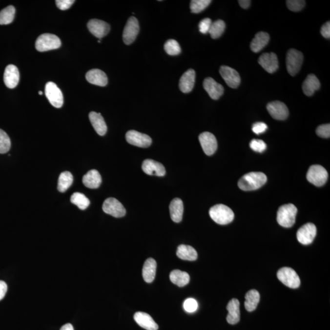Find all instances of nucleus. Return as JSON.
Instances as JSON below:
<instances>
[{"label": "nucleus", "instance_id": "7", "mask_svg": "<svg viewBox=\"0 0 330 330\" xmlns=\"http://www.w3.org/2000/svg\"><path fill=\"white\" fill-rule=\"evenodd\" d=\"M278 280L287 287L292 289L299 288L300 280L294 270L289 268H283L277 273Z\"/></svg>", "mask_w": 330, "mask_h": 330}, {"label": "nucleus", "instance_id": "8", "mask_svg": "<svg viewBox=\"0 0 330 330\" xmlns=\"http://www.w3.org/2000/svg\"><path fill=\"white\" fill-rule=\"evenodd\" d=\"M45 95L48 101L55 108L62 107L64 103V98L62 91L53 82H48L45 85Z\"/></svg>", "mask_w": 330, "mask_h": 330}, {"label": "nucleus", "instance_id": "11", "mask_svg": "<svg viewBox=\"0 0 330 330\" xmlns=\"http://www.w3.org/2000/svg\"><path fill=\"white\" fill-rule=\"evenodd\" d=\"M125 138L129 144L135 146L145 148L149 147L152 144V139L149 136L136 130L128 131Z\"/></svg>", "mask_w": 330, "mask_h": 330}, {"label": "nucleus", "instance_id": "20", "mask_svg": "<svg viewBox=\"0 0 330 330\" xmlns=\"http://www.w3.org/2000/svg\"><path fill=\"white\" fill-rule=\"evenodd\" d=\"M20 80V74L18 68L14 65H9L6 67L4 73V82L8 88H16Z\"/></svg>", "mask_w": 330, "mask_h": 330}, {"label": "nucleus", "instance_id": "12", "mask_svg": "<svg viewBox=\"0 0 330 330\" xmlns=\"http://www.w3.org/2000/svg\"><path fill=\"white\" fill-rule=\"evenodd\" d=\"M316 234L317 229L313 223H307L298 230V241L303 245H309L314 240Z\"/></svg>", "mask_w": 330, "mask_h": 330}, {"label": "nucleus", "instance_id": "34", "mask_svg": "<svg viewBox=\"0 0 330 330\" xmlns=\"http://www.w3.org/2000/svg\"><path fill=\"white\" fill-rule=\"evenodd\" d=\"M74 181L72 174L69 171L63 172L60 174L58 179V190L60 192L64 193L72 186Z\"/></svg>", "mask_w": 330, "mask_h": 330}, {"label": "nucleus", "instance_id": "47", "mask_svg": "<svg viewBox=\"0 0 330 330\" xmlns=\"http://www.w3.org/2000/svg\"><path fill=\"white\" fill-rule=\"evenodd\" d=\"M268 128V125L265 123L259 122L254 124L252 127V130L256 135H260L265 132Z\"/></svg>", "mask_w": 330, "mask_h": 330}, {"label": "nucleus", "instance_id": "44", "mask_svg": "<svg viewBox=\"0 0 330 330\" xmlns=\"http://www.w3.org/2000/svg\"><path fill=\"white\" fill-rule=\"evenodd\" d=\"M316 133L319 137L324 138H329L330 137V125L323 124L319 126L316 129Z\"/></svg>", "mask_w": 330, "mask_h": 330}, {"label": "nucleus", "instance_id": "42", "mask_svg": "<svg viewBox=\"0 0 330 330\" xmlns=\"http://www.w3.org/2000/svg\"><path fill=\"white\" fill-rule=\"evenodd\" d=\"M249 145L254 151L260 153L264 152L267 148L266 143L261 140H252Z\"/></svg>", "mask_w": 330, "mask_h": 330}, {"label": "nucleus", "instance_id": "21", "mask_svg": "<svg viewBox=\"0 0 330 330\" xmlns=\"http://www.w3.org/2000/svg\"><path fill=\"white\" fill-rule=\"evenodd\" d=\"M196 79L195 71L189 69L181 77L179 81V88L184 93H190L195 86Z\"/></svg>", "mask_w": 330, "mask_h": 330}, {"label": "nucleus", "instance_id": "27", "mask_svg": "<svg viewBox=\"0 0 330 330\" xmlns=\"http://www.w3.org/2000/svg\"><path fill=\"white\" fill-rule=\"evenodd\" d=\"M320 82L319 79L314 74L308 75L303 82L302 89L306 96H311L315 91L320 88Z\"/></svg>", "mask_w": 330, "mask_h": 330}, {"label": "nucleus", "instance_id": "33", "mask_svg": "<svg viewBox=\"0 0 330 330\" xmlns=\"http://www.w3.org/2000/svg\"><path fill=\"white\" fill-rule=\"evenodd\" d=\"M169 278L172 283L179 287L183 288L190 282V276L185 271L175 270L171 271Z\"/></svg>", "mask_w": 330, "mask_h": 330}, {"label": "nucleus", "instance_id": "3", "mask_svg": "<svg viewBox=\"0 0 330 330\" xmlns=\"http://www.w3.org/2000/svg\"><path fill=\"white\" fill-rule=\"evenodd\" d=\"M297 208L292 204L281 206L277 212L278 224L284 227H290L295 224Z\"/></svg>", "mask_w": 330, "mask_h": 330}, {"label": "nucleus", "instance_id": "1", "mask_svg": "<svg viewBox=\"0 0 330 330\" xmlns=\"http://www.w3.org/2000/svg\"><path fill=\"white\" fill-rule=\"evenodd\" d=\"M268 178L261 172H252L245 174L240 179L238 186L244 191H253L262 187L267 183Z\"/></svg>", "mask_w": 330, "mask_h": 330}, {"label": "nucleus", "instance_id": "10", "mask_svg": "<svg viewBox=\"0 0 330 330\" xmlns=\"http://www.w3.org/2000/svg\"><path fill=\"white\" fill-rule=\"evenodd\" d=\"M139 23L134 17H131L127 21L124 30L123 41L126 45H130L134 42L139 33Z\"/></svg>", "mask_w": 330, "mask_h": 330}, {"label": "nucleus", "instance_id": "14", "mask_svg": "<svg viewBox=\"0 0 330 330\" xmlns=\"http://www.w3.org/2000/svg\"><path fill=\"white\" fill-rule=\"evenodd\" d=\"M220 74L230 88H237L239 86L241 79L239 73L235 69L227 65H222L220 69Z\"/></svg>", "mask_w": 330, "mask_h": 330}, {"label": "nucleus", "instance_id": "45", "mask_svg": "<svg viewBox=\"0 0 330 330\" xmlns=\"http://www.w3.org/2000/svg\"><path fill=\"white\" fill-rule=\"evenodd\" d=\"M212 23V21L211 19L208 18H206L201 21L199 24V29H200V32L203 34L208 33Z\"/></svg>", "mask_w": 330, "mask_h": 330}, {"label": "nucleus", "instance_id": "23", "mask_svg": "<svg viewBox=\"0 0 330 330\" xmlns=\"http://www.w3.org/2000/svg\"><path fill=\"white\" fill-rule=\"evenodd\" d=\"M134 320L143 329L147 330H157L159 326L150 315L145 312H137L134 315Z\"/></svg>", "mask_w": 330, "mask_h": 330}, {"label": "nucleus", "instance_id": "22", "mask_svg": "<svg viewBox=\"0 0 330 330\" xmlns=\"http://www.w3.org/2000/svg\"><path fill=\"white\" fill-rule=\"evenodd\" d=\"M87 81L94 85L105 86L108 84V78L105 72L99 69H92L86 74Z\"/></svg>", "mask_w": 330, "mask_h": 330}, {"label": "nucleus", "instance_id": "16", "mask_svg": "<svg viewBox=\"0 0 330 330\" xmlns=\"http://www.w3.org/2000/svg\"><path fill=\"white\" fill-rule=\"evenodd\" d=\"M87 26L91 33L99 39L105 37L110 31V26L109 24L98 19H92L89 21Z\"/></svg>", "mask_w": 330, "mask_h": 330}, {"label": "nucleus", "instance_id": "36", "mask_svg": "<svg viewBox=\"0 0 330 330\" xmlns=\"http://www.w3.org/2000/svg\"><path fill=\"white\" fill-rule=\"evenodd\" d=\"M16 9L9 6L0 11V25H8L13 22L15 17Z\"/></svg>", "mask_w": 330, "mask_h": 330}, {"label": "nucleus", "instance_id": "24", "mask_svg": "<svg viewBox=\"0 0 330 330\" xmlns=\"http://www.w3.org/2000/svg\"><path fill=\"white\" fill-rule=\"evenodd\" d=\"M228 314L227 320L229 324H237L240 321V303L236 298H233L228 303L227 306Z\"/></svg>", "mask_w": 330, "mask_h": 330}, {"label": "nucleus", "instance_id": "43", "mask_svg": "<svg viewBox=\"0 0 330 330\" xmlns=\"http://www.w3.org/2000/svg\"><path fill=\"white\" fill-rule=\"evenodd\" d=\"M198 305L197 302L193 298H188L184 303V308L186 311L189 313L195 312L197 310Z\"/></svg>", "mask_w": 330, "mask_h": 330}, {"label": "nucleus", "instance_id": "39", "mask_svg": "<svg viewBox=\"0 0 330 330\" xmlns=\"http://www.w3.org/2000/svg\"><path fill=\"white\" fill-rule=\"evenodd\" d=\"M212 1L210 0H192L190 3L191 13L198 14L207 8Z\"/></svg>", "mask_w": 330, "mask_h": 330}, {"label": "nucleus", "instance_id": "17", "mask_svg": "<svg viewBox=\"0 0 330 330\" xmlns=\"http://www.w3.org/2000/svg\"><path fill=\"white\" fill-rule=\"evenodd\" d=\"M258 62L263 69L270 74L275 72L279 67L278 57L274 53H263L259 57Z\"/></svg>", "mask_w": 330, "mask_h": 330}, {"label": "nucleus", "instance_id": "28", "mask_svg": "<svg viewBox=\"0 0 330 330\" xmlns=\"http://www.w3.org/2000/svg\"><path fill=\"white\" fill-rule=\"evenodd\" d=\"M169 212L172 220L175 223L181 222L183 220L184 204L179 198H174L169 205Z\"/></svg>", "mask_w": 330, "mask_h": 330}, {"label": "nucleus", "instance_id": "4", "mask_svg": "<svg viewBox=\"0 0 330 330\" xmlns=\"http://www.w3.org/2000/svg\"><path fill=\"white\" fill-rule=\"evenodd\" d=\"M62 45V41L58 36L52 34H43L36 40V48L40 52L57 49Z\"/></svg>", "mask_w": 330, "mask_h": 330}, {"label": "nucleus", "instance_id": "51", "mask_svg": "<svg viewBox=\"0 0 330 330\" xmlns=\"http://www.w3.org/2000/svg\"><path fill=\"white\" fill-rule=\"evenodd\" d=\"M60 330H74V329L71 324H67L63 325V326L61 328Z\"/></svg>", "mask_w": 330, "mask_h": 330}, {"label": "nucleus", "instance_id": "6", "mask_svg": "<svg viewBox=\"0 0 330 330\" xmlns=\"http://www.w3.org/2000/svg\"><path fill=\"white\" fill-rule=\"evenodd\" d=\"M328 177L329 175L326 169L319 165L310 166L307 176V180L317 186H324L327 183Z\"/></svg>", "mask_w": 330, "mask_h": 330}, {"label": "nucleus", "instance_id": "25", "mask_svg": "<svg viewBox=\"0 0 330 330\" xmlns=\"http://www.w3.org/2000/svg\"><path fill=\"white\" fill-rule=\"evenodd\" d=\"M89 118L92 125L98 134L101 136L105 135L107 132V126L101 114L92 111L89 113Z\"/></svg>", "mask_w": 330, "mask_h": 330}, {"label": "nucleus", "instance_id": "40", "mask_svg": "<svg viewBox=\"0 0 330 330\" xmlns=\"http://www.w3.org/2000/svg\"><path fill=\"white\" fill-rule=\"evenodd\" d=\"M10 138L4 130L0 129V154H6L11 149Z\"/></svg>", "mask_w": 330, "mask_h": 330}, {"label": "nucleus", "instance_id": "26", "mask_svg": "<svg viewBox=\"0 0 330 330\" xmlns=\"http://www.w3.org/2000/svg\"><path fill=\"white\" fill-rule=\"evenodd\" d=\"M82 183L87 188H98L102 183V177L98 171L92 169L87 173L82 178Z\"/></svg>", "mask_w": 330, "mask_h": 330}, {"label": "nucleus", "instance_id": "15", "mask_svg": "<svg viewBox=\"0 0 330 330\" xmlns=\"http://www.w3.org/2000/svg\"><path fill=\"white\" fill-rule=\"evenodd\" d=\"M201 147L203 151L207 155H212L217 149V141L214 135L210 132H206L199 136Z\"/></svg>", "mask_w": 330, "mask_h": 330}, {"label": "nucleus", "instance_id": "29", "mask_svg": "<svg viewBox=\"0 0 330 330\" xmlns=\"http://www.w3.org/2000/svg\"><path fill=\"white\" fill-rule=\"evenodd\" d=\"M157 263L153 258L147 259L143 268V277L145 282L151 283L156 274Z\"/></svg>", "mask_w": 330, "mask_h": 330}, {"label": "nucleus", "instance_id": "37", "mask_svg": "<svg viewBox=\"0 0 330 330\" xmlns=\"http://www.w3.org/2000/svg\"><path fill=\"white\" fill-rule=\"evenodd\" d=\"M226 28L224 21L218 20L212 23L208 33L213 39L219 38L224 33Z\"/></svg>", "mask_w": 330, "mask_h": 330}, {"label": "nucleus", "instance_id": "52", "mask_svg": "<svg viewBox=\"0 0 330 330\" xmlns=\"http://www.w3.org/2000/svg\"><path fill=\"white\" fill-rule=\"evenodd\" d=\"M42 94L43 93L42 91H39V94H40V95H42Z\"/></svg>", "mask_w": 330, "mask_h": 330}, {"label": "nucleus", "instance_id": "31", "mask_svg": "<svg viewBox=\"0 0 330 330\" xmlns=\"http://www.w3.org/2000/svg\"><path fill=\"white\" fill-rule=\"evenodd\" d=\"M177 256L183 260L193 261L198 258V253L192 247L181 245L179 246L176 252Z\"/></svg>", "mask_w": 330, "mask_h": 330}, {"label": "nucleus", "instance_id": "35", "mask_svg": "<svg viewBox=\"0 0 330 330\" xmlns=\"http://www.w3.org/2000/svg\"><path fill=\"white\" fill-rule=\"evenodd\" d=\"M70 202L76 205L80 210H85L90 205V201L84 194L76 192L70 197Z\"/></svg>", "mask_w": 330, "mask_h": 330}, {"label": "nucleus", "instance_id": "49", "mask_svg": "<svg viewBox=\"0 0 330 330\" xmlns=\"http://www.w3.org/2000/svg\"><path fill=\"white\" fill-rule=\"evenodd\" d=\"M7 290H8L7 284L3 281H0V301L5 297Z\"/></svg>", "mask_w": 330, "mask_h": 330}, {"label": "nucleus", "instance_id": "41", "mask_svg": "<svg viewBox=\"0 0 330 330\" xmlns=\"http://www.w3.org/2000/svg\"><path fill=\"white\" fill-rule=\"evenodd\" d=\"M286 4L291 11L299 12L305 8L306 1L302 0H288Z\"/></svg>", "mask_w": 330, "mask_h": 330}, {"label": "nucleus", "instance_id": "48", "mask_svg": "<svg viewBox=\"0 0 330 330\" xmlns=\"http://www.w3.org/2000/svg\"><path fill=\"white\" fill-rule=\"evenodd\" d=\"M320 33H321L323 37H324L326 39L330 38V21H327L326 23H325L324 25L322 26L321 30H320Z\"/></svg>", "mask_w": 330, "mask_h": 330}, {"label": "nucleus", "instance_id": "19", "mask_svg": "<svg viewBox=\"0 0 330 330\" xmlns=\"http://www.w3.org/2000/svg\"><path fill=\"white\" fill-rule=\"evenodd\" d=\"M142 169L147 175L162 177L166 174L164 165L152 159L145 160L143 163Z\"/></svg>", "mask_w": 330, "mask_h": 330}, {"label": "nucleus", "instance_id": "32", "mask_svg": "<svg viewBox=\"0 0 330 330\" xmlns=\"http://www.w3.org/2000/svg\"><path fill=\"white\" fill-rule=\"evenodd\" d=\"M260 301V294L256 290L248 291L245 295V307L248 312L256 309Z\"/></svg>", "mask_w": 330, "mask_h": 330}, {"label": "nucleus", "instance_id": "38", "mask_svg": "<svg viewBox=\"0 0 330 330\" xmlns=\"http://www.w3.org/2000/svg\"><path fill=\"white\" fill-rule=\"evenodd\" d=\"M164 48L167 54L176 56L180 54L181 48L176 40H169L165 43Z\"/></svg>", "mask_w": 330, "mask_h": 330}, {"label": "nucleus", "instance_id": "2", "mask_svg": "<svg viewBox=\"0 0 330 330\" xmlns=\"http://www.w3.org/2000/svg\"><path fill=\"white\" fill-rule=\"evenodd\" d=\"M210 217L217 224L225 225L231 223L234 213L229 207L224 205L213 206L209 210Z\"/></svg>", "mask_w": 330, "mask_h": 330}, {"label": "nucleus", "instance_id": "50", "mask_svg": "<svg viewBox=\"0 0 330 330\" xmlns=\"http://www.w3.org/2000/svg\"><path fill=\"white\" fill-rule=\"evenodd\" d=\"M239 3L242 8L248 9L250 6L251 1H249V0H240Z\"/></svg>", "mask_w": 330, "mask_h": 330}, {"label": "nucleus", "instance_id": "13", "mask_svg": "<svg viewBox=\"0 0 330 330\" xmlns=\"http://www.w3.org/2000/svg\"><path fill=\"white\" fill-rule=\"evenodd\" d=\"M267 109L271 117L276 120H285L289 114L287 106L280 101L271 102L267 106Z\"/></svg>", "mask_w": 330, "mask_h": 330}, {"label": "nucleus", "instance_id": "5", "mask_svg": "<svg viewBox=\"0 0 330 330\" xmlns=\"http://www.w3.org/2000/svg\"><path fill=\"white\" fill-rule=\"evenodd\" d=\"M303 53L295 49L288 51L286 55V67L289 74L295 76L299 72L303 62Z\"/></svg>", "mask_w": 330, "mask_h": 330}, {"label": "nucleus", "instance_id": "9", "mask_svg": "<svg viewBox=\"0 0 330 330\" xmlns=\"http://www.w3.org/2000/svg\"><path fill=\"white\" fill-rule=\"evenodd\" d=\"M103 212L116 218L125 216L126 210L122 204L116 199L109 198L104 201L103 206Z\"/></svg>", "mask_w": 330, "mask_h": 330}, {"label": "nucleus", "instance_id": "30", "mask_svg": "<svg viewBox=\"0 0 330 330\" xmlns=\"http://www.w3.org/2000/svg\"><path fill=\"white\" fill-rule=\"evenodd\" d=\"M270 41V36L268 33L261 31L257 33L255 37L251 41L250 48L254 53H258L268 44Z\"/></svg>", "mask_w": 330, "mask_h": 330}, {"label": "nucleus", "instance_id": "18", "mask_svg": "<svg viewBox=\"0 0 330 330\" xmlns=\"http://www.w3.org/2000/svg\"><path fill=\"white\" fill-rule=\"evenodd\" d=\"M203 87L205 90L213 100H217L224 93V88L212 78H206L203 82Z\"/></svg>", "mask_w": 330, "mask_h": 330}, {"label": "nucleus", "instance_id": "46", "mask_svg": "<svg viewBox=\"0 0 330 330\" xmlns=\"http://www.w3.org/2000/svg\"><path fill=\"white\" fill-rule=\"evenodd\" d=\"M56 5L61 10L65 11L69 9L75 3L74 0H57L55 1Z\"/></svg>", "mask_w": 330, "mask_h": 330}]
</instances>
